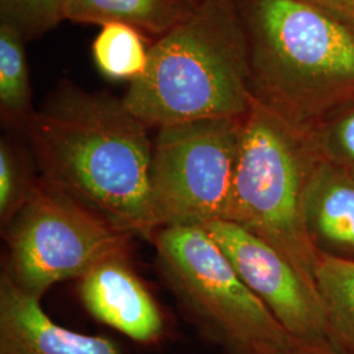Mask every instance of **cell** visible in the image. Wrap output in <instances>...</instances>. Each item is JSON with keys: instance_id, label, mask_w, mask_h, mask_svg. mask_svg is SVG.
I'll return each mask as SVG.
<instances>
[{"instance_id": "cell-17", "label": "cell", "mask_w": 354, "mask_h": 354, "mask_svg": "<svg viewBox=\"0 0 354 354\" xmlns=\"http://www.w3.org/2000/svg\"><path fill=\"white\" fill-rule=\"evenodd\" d=\"M64 20L62 0H0V23L28 41L44 37Z\"/></svg>"}, {"instance_id": "cell-5", "label": "cell", "mask_w": 354, "mask_h": 354, "mask_svg": "<svg viewBox=\"0 0 354 354\" xmlns=\"http://www.w3.org/2000/svg\"><path fill=\"white\" fill-rule=\"evenodd\" d=\"M151 243L183 314L223 353L289 354L297 345L299 339L250 290L206 228H160Z\"/></svg>"}, {"instance_id": "cell-12", "label": "cell", "mask_w": 354, "mask_h": 354, "mask_svg": "<svg viewBox=\"0 0 354 354\" xmlns=\"http://www.w3.org/2000/svg\"><path fill=\"white\" fill-rule=\"evenodd\" d=\"M200 0H62L64 20L105 26L124 23L162 37L185 20Z\"/></svg>"}, {"instance_id": "cell-13", "label": "cell", "mask_w": 354, "mask_h": 354, "mask_svg": "<svg viewBox=\"0 0 354 354\" xmlns=\"http://www.w3.org/2000/svg\"><path fill=\"white\" fill-rule=\"evenodd\" d=\"M326 339L340 354H354V260L319 254L315 270Z\"/></svg>"}, {"instance_id": "cell-4", "label": "cell", "mask_w": 354, "mask_h": 354, "mask_svg": "<svg viewBox=\"0 0 354 354\" xmlns=\"http://www.w3.org/2000/svg\"><path fill=\"white\" fill-rule=\"evenodd\" d=\"M310 134L253 100L243 117L235 176L225 221L279 251L317 290L320 252L304 222V192L317 163Z\"/></svg>"}, {"instance_id": "cell-20", "label": "cell", "mask_w": 354, "mask_h": 354, "mask_svg": "<svg viewBox=\"0 0 354 354\" xmlns=\"http://www.w3.org/2000/svg\"><path fill=\"white\" fill-rule=\"evenodd\" d=\"M317 6L323 4L335 12L340 13L345 17L354 20V0H308Z\"/></svg>"}, {"instance_id": "cell-10", "label": "cell", "mask_w": 354, "mask_h": 354, "mask_svg": "<svg viewBox=\"0 0 354 354\" xmlns=\"http://www.w3.org/2000/svg\"><path fill=\"white\" fill-rule=\"evenodd\" d=\"M0 354H125L102 335H86L55 323L41 299L0 276Z\"/></svg>"}, {"instance_id": "cell-2", "label": "cell", "mask_w": 354, "mask_h": 354, "mask_svg": "<svg viewBox=\"0 0 354 354\" xmlns=\"http://www.w3.org/2000/svg\"><path fill=\"white\" fill-rule=\"evenodd\" d=\"M149 129L248 113L251 64L236 0H200L152 45L145 73L122 96Z\"/></svg>"}, {"instance_id": "cell-18", "label": "cell", "mask_w": 354, "mask_h": 354, "mask_svg": "<svg viewBox=\"0 0 354 354\" xmlns=\"http://www.w3.org/2000/svg\"><path fill=\"white\" fill-rule=\"evenodd\" d=\"M319 158L354 172V106L310 133Z\"/></svg>"}, {"instance_id": "cell-15", "label": "cell", "mask_w": 354, "mask_h": 354, "mask_svg": "<svg viewBox=\"0 0 354 354\" xmlns=\"http://www.w3.org/2000/svg\"><path fill=\"white\" fill-rule=\"evenodd\" d=\"M140 29L124 23H109L92 42V59L109 80L138 79L149 64L150 48Z\"/></svg>"}, {"instance_id": "cell-6", "label": "cell", "mask_w": 354, "mask_h": 354, "mask_svg": "<svg viewBox=\"0 0 354 354\" xmlns=\"http://www.w3.org/2000/svg\"><path fill=\"white\" fill-rule=\"evenodd\" d=\"M3 232L8 248L3 270L38 299L55 283L80 279L109 259L130 257L134 238L41 177Z\"/></svg>"}, {"instance_id": "cell-8", "label": "cell", "mask_w": 354, "mask_h": 354, "mask_svg": "<svg viewBox=\"0 0 354 354\" xmlns=\"http://www.w3.org/2000/svg\"><path fill=\"white\" fill-rule=\"evenodd\" d=\"M205 228L283 328L301 340L326 339L319 291L279 251L232 222L216 221Z\"/></svg>"}, {"instance_id": "cell-11", "label": "cell", "mask_w": 354, "mask_h": 354, "mask_svg": "<svg viewBox=\"0 0 354 354\" xmlns=\"http://www.w3.org/2000/svg\"><path fill=\"white\" fill-rule=\"evenodd\" d=\"M304 209L317 251L354 260V172L317 158L306 185Z\"/></svg>"}, {"instance_id": "cell-1", "label": "cell", "mask_w": 354, "mask_h": 354, "mask_svg": "<svg viewBox=\"0 0 354 354\" xmlns=\"http://www.w3.org/2000/svg\"><path fill=\"white\" fill-rule=\"evenodd\" d=\"M150 130L122 97L62 79L21 134L46 184L151 241Z\"/></svg>"}, {"instance_id": "cell-19", "label": "cell", "mask_w": 354, "mask_h": 354, "mask_svg": "<svg viewBox=\"0 0 354 354\" xmlns=\"http://www.w3.org/2000/svg\"><path fill=\"white\" fill-rule=\"evenodd\" d=\"M289 354H340L327 339L320 340H298Z\"/></svg>"}, {"instance_id": "cell-14", "label": "cell", "mask_w": 354, "mask_h": 354, "mask_svg": "<svg viewBox=\"0 0 354 354\" xmlns=\"http://www.w3.org/2000/svg\"><path fill=\"white\" fill-rule=\"evenodd\" d=\"M26 42L17 29L0 23V117L3 127L12 133H23L36 112Z\"/></svg>"}, {"instance_id": "cell-7", "label": "cell", "mask_w": 354, "mask_h": 354, "mask_svg": "<svg viewBox=\"0 0 354 354\" xmlns=\"http://www.w3.org/2000/svg\"><path fill=\"white\" fill-rule=\"evenodd\" d=\"M241 118L160 127L152 146L150 198L156 231L225 221Z\"/></svg>"}, {"instance_id": "cell-3", "label": "cell", "mask_w": 354, "mask_h": 354, "mask_svg": "<svg viewBox=\"0 0 354 354\" xmlns=\"http://www.w3.org/2000/svg\"><path fill=\"white\" fill-rule=\"evenodd\" d=\"M253 100L310 133L354 86V37L308 0H241Z\"/></svg>"}, {"instance_id": "cell-16", "label": "cell", "mask_w": 354, "mask_h": 354, "mask_svg": "<svg viewBox=\"0 0 354 354\" xmlns=\"http://www.w3.org/2000/svg\"><path fill=\"white\" fill-rule=\"evenodd\" d=\"M37 167L21 133L0 140V222L4 227L24 206L37 185Z\"/></svg>"}, {"instance_id": "cell-9", "label": "cell", "mask_w": 354, "mask_h": 354, "mask_svg": "<svg viewBox=\"0 0 354 354\" xmlns=\"http://www.w3.org/2000/svg\"><path fill=\"white\" fill-rule=\"evenodd\" d=\"M77 281L80 302L97 322L145 346L167 339V315L130 266V257L109 259Z\"/></svg>"}]
</instances>
